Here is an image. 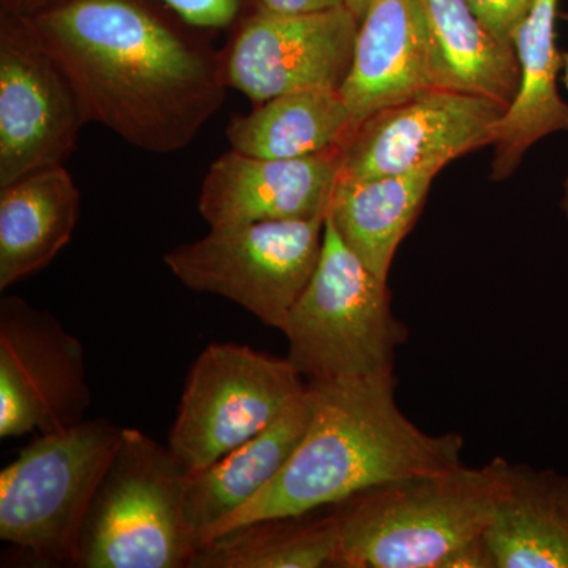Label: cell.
Wrapping results in <instances>:
<instances>
[{"label": "cell", "mask_w": 568, "mask_h": 568, "mask_svg": "<svg viewBox=\"0 0 568 568\" xmlns=\"http://www.w3.org/2000/svg\"><path fill=\"white\" fill-rule=\"evenodd\" d=\"M85 121L130 144L179 151L220 110L222 70L126 0H73L31 22Z\"/></svg>", "instance_id": "6da1fadb"}, {"label": "cell", "mask_w": 568, "mask_h": 568, "mask_svg": "<svg viewBox=\"0 0 568 568\" xmlns=\"http://www.w3.org/2000/svg\"><path fill=\"white\" fill-rule=\"evenodd\" d=\"M395 386V376L308 383L312 418L294 454L263 491L213 526L200 548L252 523L312 514L387 481L465 466V439L422 432L396 405Z\"/></svg>", "instance_id": "7a4b0ae2"}, {"label": "cell", "mask_w": 568, "mask_h": 568, "mask_svg": "<svg viewBox=\"0 0 568 568\" xmlns=\"http://www.w3.org/2000/svg\"><path fill=\"white\" fill-rule=\"evenodd\" d=\"M499 463L435 476L399 478L334 506L339 525L335 567L440 568L484 536L495 504Z\"/></svg>", "instance_id": "3957f363"}, {"label": "cell", "mask_w": 568, "mask_h": 568, "mask_svg": "<svg viewBox=\"0 0 568 568\" xmlns=\"http://www.w3.org/2000/svg\"><path fill=\"white\" fill-rule=\"evenodd\" d=\"M291 364L306 383L394 376L406 325L392 313L386 280L366 267L325 216L312 280L283 327Z\"/></svg>", "instance_id": "277c9868"}, {"label": "cell", "mask_w": 568, "mask_h": 568, "mask_svg": "<svg viewBox=\"0 0 568 568\" xmlns=\"http://www.w3.org/2000/svg\"><path fill=\"white\" fill-rule=\"evenodd\" d=\"M122 433L95 418L22 448L0 473V538L43 566H77L85 518Z\"/></svg>", "instance_id": "5b68a950"}, {"label": "cell", "mask_w": 568, "mask_h": 568, "mask_svg": "<svg viewBox=\"0 0 568 568\" xmlns=\"http://www.w3.org/2000/svg\"><path fill=\"white\" fill-rule=\"evenodd\" d=\"M186 476L170 448L123 428L85 518L77 567H192L197 541L183 510Z\"/></svg>", "instance_id": "8992f818"}, {"label": "cell", "mask_w": 568, "mask_h": 568, "mask_svg": "<svg viewBox=\"0 0 568 568\" xmlns=\"http://www.w3.org/2000/svg\"><path fill=\"white\" fill-rule=\"evenodd\" d=\"M308 388L290 358L213 343L186 377L168 448L189 474L260 435Z\"/></svg>", "instance_id": "52a82bcc"}, {"label": "cell", "mask_w": 568, "mask_h": 568, "mask_svg": "<svg viewBox=\"0 0 568 568\" xmlns=\"http://www.w3.org/2000/svg\"><path fill=\"white\" fill-rule=\"evenodd\" d=\"M324 226L325 219H310L211 227L168 253L164 264L189 290L227 298L283 331L315 274Z\"/></svg>", "instance_id": "ba28073f"}, {"label": "cell", "mask_w": 568, "mask_h": 568, "mask_svg": "<svg viewBox=\"0 0 568 568\" xmlns=\"http://www.w3.org/2000/svg\"><path fill=\"white\" fill-rule=\"evenodd\" d=\"M84 347L47 310L0 301V437L61 432L91 406Z\"/></svg>", "instance_id": "9c48e42d"}, {"label": "cell", "mask_w": 568, "mask_h": 568, "mask_svg": "<svg viewBox=\"0 0 568 568\" xmlns=\"http://www.w3.org/2000/svg\"><path fill=\"white\" fill-rule=\"evenodd\" d=\"M508 108L448 89L433 88L362 122L339 148V179L364 181L439 168L493 145Z\"/></svg>", "instance_id": "30bf717a"}, {"label": "cell", "mask_w": 568, "mask_h": 568, "mask_svg": "<svg viewBox=\"0 0 568 568\" xmlns=\"http://www.w3.org/2000/svg\"><path fill=\"white\" fill-rule=\"evenodd\" d=\"M85 121L77 92L32 24L0 39V186L62 166Z\"/></svg>", "instance_id": "8fae6325"}, {"label": "cell", "mask_w": 568, "mask_h": 568, "mask_svg": "<svg viewBox=\"0 0 568 568\" xmlns=\"http://www.w3.org/2000/svg\"><path fill=\"white\" fill-rule=\"evenodd\" d=\"M358 26L346 6L310 13L263 9L235 39L224 81L256 103L308 89L339 91L353 65Z\"/></svg>", "instance_id": "7c38bea8"}, {"label": "cell", "mask_w": 568, "mask_h": 568, "mask_svg": "<svg viewBox=\"0 0 568 568\" xmlns=\"http://www.w3.org/2000/svg\"><path fill=\"white\" fill-rule=\"evenodd\" d=\"M339 163V148L304 159H257L233 149L209 168L197 207L211 227L325 219Z\"/></svg>", "instance_id": "4fadbf2b"}, {"label": "cell", "mask_w": 568, "mask_h": 568, "mask_svg": "<svg viewBox=\"0 0 568 568\" xmlns=\"http://www.w3.org/2000/svg\"><path fill=\"white\" fill-rule=\"evenodd\" d=\"M435 88L420 0H372L358 26L353 65L339 88L355 129L377 111Z\"/></svg>", "instance_id": "5bb4252c"}, {"label": "cell", "mask_w": 568, "mask_h": 568, "mask_svg": "<svg viewBox=\"0 0 568 568\" xmlns=\"http://www.w3.org/2000/svg\"><path fill=\"white\" fill-rule=\"evenodd\" d=\"M485 538L497 568H568V476L497 458Z\"/></svg>", "instance_id": "9a60e30c"}, {"label": "cell", "mask_w": 568, "mask_h": 568, "mask_svg": "<svg viewBox=\"0 0 568 568\" xmlns=\"http://www.w3.org/2000/svg\"><path fill=\"white\" fill-rule=\"evenodd\" d=\"M559 0H532L515 32L521 82L515 102L497 123L491 178L503 181L541 138L568 130V104L558 92L562 52L556 44Z\"/></svg>", "instance_id": "2e32d148"}, {"label": "cell", "mask_w": 568, "mask_h": 568, "mask_svg": "<svg viewBox=\"0 0 568 568\" xmlns=\"http://www.w3.org/2000/svg\"><path fill=\"white\" fill-rule=\"evenodd\" d=\"M312 394H304L260 435L234 448L219 462L189 474L183 510L197 548L205 534L263 491L286 465L312 418Z\"/></svg>", "instance_id": "e0dca14e"}, {"label": "cell", "mask_w": 568, "mask_h": 568, "mask_svg": "<svg viewBox=\"0 0 568 568\" xmlns=\"http://www.w3.org/2000/svg\"><path fill=\"white\" fill-rule=\"evenodd\" d=\"M80 207V190L62 166L0 186V290L55 260L70 244Z\"/></svg>", "instance_id": "ac0fdd59"}, {"label": "cell", "mask_w": 568, "mask_h": 568, "mask_svg": "<svg viewBox=\"0 0 568 568\" xmlns=\"http://www.w3.org/2000/svg\"><path fill=\"white\" fill-rule=\"evenodd\" d=\"M428 22L435 88L485 97L510 108L521 70L515 44L504 43L467 0H420Z\"/></svg>", "instance_id": "d6986e66"}, {"label": "cell", "mask_w": 568, "mask_h": 568, "mask_svg": "<svg viewBox=\"0 0 568 568\" xmlns=\"http://www.w3.org/2000/svg\"><path fill=\"white\" fill-rule=\"evenodd\" d=\"M439 168L345 181L338 179L327 219L366 267L388 280L396 248L416 223Z\"/></svg>", "instance_id": "ffe728a7"}, {"label": "cell", "mask_w": 568, "mask_h": 568, "mask_svg": "<svg viewBox=\"0 0 568 568\" xmlns=\"http://www.w3.org/2000/svg\"><path fill=\"white\" fill-rule=\"evenodd\" d=\"M355 130L339 91L308 89L261 103L227 125L234 151L257 159H304L342 148Z\"/></svg>", "instance_id": "44dd1931"}, {"label": "cell", "mask_w": 568, "mask_h": 568, "mask_svg": "<svg viewBox=\"0 0 568 568\" xmlns=\"http://www.w3.org/2000/svg\"><path fill=\"white\" fill-rule=\"evenodd\" d=\"M317 517L263 519L209 541L194 555L193 568L335 567L339 525L335 508Z\"/></svg>", "instance_id": "7402d4cb"}, {"label": "cell", "mask_w": 568, "mask_h": 568, "mask_svg": "<svg viewBox=\"0 0 568 568\" xmlns=\"http://www.w3.org/2000/svg\"><path fill=\"white\" fill-rule=\"evenodd\" d=\"M467 3L497 39L514 44L515 32L532 0H467Z\"/></svg>", "instance_id": "603a6c76"}, {"label": "cell", "mask_w": 568, "mask_h": 568, "mask_svg": "<svg viewBox=\"0 0 568 568\" xmlns=\"http://www.w3.org/2000/svg\"><path fill=\"white\" fill-rule=\"evenodd\" d=\"M186 22L200 28H223L237 17L239 0H163Z\"/></svg>", "instance_id": "cb8c5ba5"}, {"label": "cell", "mask_w": 568, "mask_h": 568, "mask_svg": "<svg viewBox=\"0 0 568 568\" xmlns=\"http://www.w3.org/2000/svg\"><path fill=\"white\" fill-rule=\"evenodd\" d=\"M440 568H497L487 538L478 536L455 549Z\"/></svg>", "instance_id": "d4e9b609"}, {"label": "cell", "mask_w": 568, "mask_h": 568, "mask_svg": "<svg viewBox=\"0 0 568 568\" xmlns=\"http://www.w3.org/2000/svg\"><path fill=\"white\" fill-rule=\"evenodd\" d=\"M263 9L275 13H310L345 6L346 0H261Z\"/></svg>", "instance_id": "484cf974"}, {"label": "cell", "mask_w": 568, "mask_h": 568, "mask_svg": "<svg viewBox=\"0 0 568 568\" xmlns=\"http://www.w3.org/2000/svg\"><path fill=\"white\" fill-rule=\"evenodd\" d=\"M560 18H562L564 21L568 22V13L560 14ZM562 67L564 70H566V85L568 89V51L562 52ZM562 211L566 213L567 220H568V175L566 179V183H564V197H562Z\"/></svg>", "instance_id": "4316f807"}, {"label": "cell", "mask_w": 568, "mask_h": 568, "mask_svg": "<svg viewBox=\"0 0 568 568\" xmlns=\"http://www.w3.org/2000/svg\"><path fill=\"white\" fill-rule=\"evenodd\" d=\"M372 0H346L345 6L362 21Z\"/></svg>", "instance_id": "83f0119b"}]
</instances>
